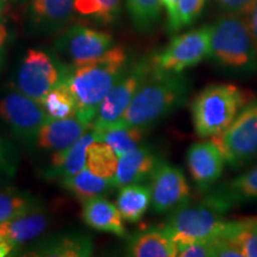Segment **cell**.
<instances>
[{"instance_id": "obj_14", "label": "cell", "mask_w": 257, "mask_h": 257, "mask_svg": "<svg viewBox=\"0 0 257 257\" xmlns=\"http://www.w3.org/2000/svg\"><path fill=\"white\" fill-rule=\"evenodd\" d=\"M204 201L221 213L257 201V166L210 189L204 197Z\"/></svg>"}, {"instance_id": "obj_3", "label": "cell", "mask_w": 257, "mask_h": 257, "mask_svg": "<svg viewBox=\"0 0 257 257\" xmlns=\"http://www.w3.org/2000/svg\"><path fill=\"white\" fill-rule=\"evenodd\" d=\"M208 59L234 78L255 75L257 46L245 16L224 14L217 19L212 25Z\"/></svg>"}, {"instance_id": "obj_37", "label": "cell", "mask_w": 257, "mask_h": 257, "mask_svg": "<svg viewBox=\"0 0 257 257\" xmlns=\"http://www.w3.org/2000/svg\"><path fill=\"white\" fill-rule=\"evenodd\" d=\"M8 40H9V31H8V28H6L5 19L3 17L2 12H0V72H2L3 67H4Z\"/></svg>"}, {"instance_id": "obj_20", "label": "cell", "mask_w": 257, "mask_h": 257, "mask_svg": "<svg viewBox=\"0 0 257 257\" xmlns=\"http://www.w3.org/2000/svg\"><path fill=\"white\" fill-rule=\"evenodd\" d=\"M75 0H31L30 19L36 30L51 34L62 29L72 18Z\"/></svg>"}, {"instance_id": "obj_26", "label": "cell", "mask_w": 257, "mask_h": 257, "mask_svg": "<svg viewBox=\"0 0 257 257\" xmlns=\"http://www.w3.org/2000/svg\"><path fill=\"white\" fill-rule=\"evenodd\" d=\"M43 205L44 201L30 192L15 188L0 189V224Z\"/></svg>"}, {"instance_id": "obj_15", "label": "cell", "mask_w": 257, "mask_h": 257, "mask_svg": "<svg viewBox=\"0 0 257 257\" xmlns=\"http://www.w3.org/2000/svg\"><path fill=\"white\" fill-rule=\"evenodd\" d=\"M49 224V213L43 205L0 224V240L8 243L12 248V252L18 251L25 244L37 239Z\"/></svg>"}, {"instance_id": "obj_1", "label": "cell", "mask_w": 257, "mask_h": 257, "mask_svg": "<svg viewBox=\"0 0 257 257\" xmlns=\"http://www.w3.org/2000/svg\"><path fill=\"white\" fill-rule=\"evenodd\" d=\"M128 64L127 53L123 47L117 46L91 62L69 66L64 83L75 100L79 119L92 126L101 102Z\"/></svg>"}, {"instance_id": "obj_13", "label": "cell", "mask_w": 257, "mask_h": 257, "mask_svg": "<svg viewBox=\"0 0 257 257\" xmlns=\"http://www.w3.org/2000/svg\"><path fill=\"white\" fill-rule=\"evenodd\" d=\"M186 160L193 181L204 193L213 188L226 165L223 152L212 140L192 144Z\"/></svg>"}, {"instance_id": "obj_21", "label": "cell", "mask_w": 257, "mask_h": 257, "mask_svg": "<svg viewBox=\"0 0 257 257\" xmlns=\"http://www.w3.org/2000/svg\"><path fill=\"white\" fill-rule=\"evenodd\" d=\"M82 219L86 225L100 232L125 237L124 219L117 205L104 197H96L82 202Z\"/></svg>"}, {"instance_id": "obj_5", "label": "cell", "mask_w": 257, "mask_h": 257, "mask_svg": "<svg viewBox=\"0 0 257 257\" xmlns=\"http://www.w3.org/2000/svg\"><path fill=\"white\" fill-rule=\"evenodd\" d=\"M232 223L233 220H226L224 213L202 200L200 204H186L170 212L162 226L175 243H185L225 238Z\"/></svg>"}, {"instance_id": "obj_7", "label": "cell", "mask_w": 257, "mask_h": 257, "mask_svg": "<svg viewBox=\"0 0 257 257\" xmlns=\"http://www.w3.org/2000/svg\"><path fill=\"white\" fill-rule=\"evenodd\" d=\"M224 154L232 169H240L257 159V98L250 100L223 134L210 138Z\"/></svg>"}, {"instance_id": "obj_6", "label": "cell", "mask_w": 257, "mask_h": 257, "mask_svg": "<svg viewBox=\"0 0 257 257\" xmlns=\"http://www.w3.org/2000/svg\"><path fill=\"white\" fill-rule=\"evenodd\" d=\"M69 64L43 50L29 49L16 75V87L23 94L42 102L48 93L62 85Z\"/></svg>"}, {"instance_id": "obj_9", "label": "cell", "mask_w": 257, "mask_h": 257, "mask_svg": "<svg viewBox=\"0 0 257 257\" xmlns=\"http://www.w3.org/2000/svg\"><path fill=\"white\" fill-rule=\"evenodd\" d=\"M0 117L28 148L37 147L41 127L50 118L41 102L19 91L10 92L0 100Z\"/></svg>"}, {"instance_id": "obj_24", "label": "cell", "mask_w": 257, "mask_h": 257, "mask_svg": "<svg viewBox=\"0 0 257 257\" xmlns=\"http://www.w3.org/2000/svg\"><path fill=\"white\" fill-rule=\"evenodd\" d=\"M93 133H94L95 141L107 143L114 150L118 157L142 146L144 137V130L142 128L124 124L120 120L101 130H93Z\"/></svg>"}, {"instance_id": "obj_33", "label": "cell", "mask_w": 257, "mask_h": 257, "mask_svg": "<svg viewBox=\"0 0 257 257\" xmlns=\"http://www.w3.org/2000/svg\"><path fill=\"white\" fill-rule=\"evenodd\" d=\"M206 0H179L178 3V30L189 27L200 17Z\"/></svg>"}, {"instance_id": "obj_35", "label": "cell", "mask_w": 257, "mask_h": 257, "mask_svg": "<svg viewBox=\"0 0 257 257\" xmlns=\"http://www.w3.org/2000/svg\"><path fill=\"white\" fill-rule=\"evenodd\" d=\"M216 3L225 14L246 16L255 0H216Z\"/></svg>"}, {"instance_id": "obj_25", "label": "cell", "mask_w": 257, "mask_h": 257, "mask_svg": "<svg viewBox=\"0 0 257 257\" xmlns=\"http://www.w3.org/2000/svg\"><path fill=\"white\" fill-rule=\"evenodd\" d=\"M115 205L125 221L138 223L152 206L150 187L143 184L124 186L120 188Z\"/></svg>"}, {"instance_id": "obj_23", "label": "cell", "mask_w": 257, "mask_h": 257, "mask_svg": "<svg viewBox=\"0 0 257 257\" xmlns=\"http://www.w3.org/2000/svg\"><path fill=\"white\" fill-rule=\"evenodd\" d=\"M62 187L74 195L78 200L85 202L89 199L96 197H105L107 193L114 189L112 179H106L102 176L95 175L87 166L76 173L75 175L60 181Z\"/></svg>"}, {"instance_id": "obj_12", "label": "cell", "mask_w": 257, "mask_h": 257, "mask_svg": "<svg viewBox=\"0 0 257 257\" xmlns=\"http://www.w3.org/2000/svg\"><path fill=\"white\" fill-rule=\"evenodd\" d=\"M152 207L156 213H170L188 204L191 188L184 170L165 160L157 163L150 178Z\"/></svg>"}, {"instance_id": "obj_27", "label": "cell", "mask_w": 257, "mask_h": 257, "mask_svg": "<svg viewBox=\"0 0 257 257\" xmlns=\"http://www.w3.org/2000/svg\"><path fill=\"white\" fill-rule=\"evenodd\" d=\"M118 161H119V157L107 143L94 141L87 150L86 166L95 175L106 179H113L117 172Z\"/></svg>"}, {"instance_id": "obj_28", "label": "cell", "mask_w": 257, "mask_h": 257, "mask_svg": "<svg viewBox=\"0 0 257 257\" xmlns=\"http://www.w3.org/2000/svg\"><path fill=\"white\" fill-rule=\"evenodd\" d=\"M127 11L138 31L148 32L155 27L162 12V0H126Z\"/></svg>"}, {"instance_id": "obj_22", "label": "cell", "mask_w": 257, "mask_h": 257, "mask_svg": "<svg viewBox=\"0 0 257 257\" xmlns=\"http://www.w3.org/2000/svg\"><path fill=\"white\" fill-rule=\"evenodd\" d=\"M127 255L135 257H175L176 243L163 226H154L135 232L127 240Z\"/></svg>"}, {"instance_id": "obj_17", "label": "cell", "mask_w": 257, "mask_h": 257, "mask_svg": "<svg viewBox=\"0 0 257 257\" xmlns=\"http://www.w3.org/2000/svg\"><path fill=\"white\" fill-rule=\"evenodd\" d=\"M92 128L76 115L69 118H49L41 127L37 137V147L48 152H60L73 146Z\"/></svg>"}, {"instance_id": "obj_8", "label": "cell", "mask_w": 257, "mask_h": 257, "mask_svg": "<svg viewBox=\"0 0 257 257\" xmlns=\"http://www.w3.org/2000/svg\"><path fill=\"white\" fill-rule=\"evenodd\" d=\"M211 27L178 35L169 42L165 49L152 57L153 67L157 72L184 73L210 57Z\"/></svg>"}, {"instance_id": "obj_39", "label": "cell", "mask_w": 257, "mask_h": 257, "mask_svg": "<svg viewBox=\"0 0 257 257\" xmlns=\"http://www.w3.org/2000/svg\"><path fill=\"white\" fill-rule=\"evenodd\" d=\"M10 0H0V12L3 14V11H4L6 6H8Z\"/></svg>"}, {"instance_id": "obj_11", "label": "cell", "mask_w": 257, "mask_h": 257, "mask_svg": "<svg viewBox=\"0 0 257 257\" xmlns=\"http://www.w3.org/2000/svg\"><path fill=\"white\" fill-rule=\"evenodd\" d=\"M113 37L107 32L73 25L56 41L55 49L69 66H80L105 55L113 47Z\"/></svg>"}, {"instance_id": "obj_4", "label": "cell", "mask_w": 257, "mask_h": 257, "mask_svg": "<svg viewBox=\"0 0 257 257\" xmlns=\"http://www.w3.org/2000/svg\"><path fill=\"white\" fill-rule=\"evenodd\" d=\"M249 101L246 93L234 85L207 86L191 105L195 134L201 138H213L223 134Z\"/></svg>"}, {"instance_id": "obj_19", "label": "cell", "mask_w": 257, "mask_h": 257, "mask_svg": "<svg viewBox=\"0 0 257 257\" xmlns=\"http://www.w3.org/2000/svg\"><path fill=\"white\" fill-rule=\"evenodd\" d=\"M94 141L95 136L93 130L87 131L73 146L56 152L51 159L50 166L43 173V178L47 180H56L60 182L79 173L86 167L87 150Z\"/></svg>"}, {"instance_id": "obj_34", "label": "cell", "mask_w": 257, "mask_h": 257, "mask_svg": "<svg viewBox=\"0 0 257 257\" xmlns=\"http://www.w3.org/2000/svg\"><path fill=\"white\" fill-rule=\"evenodd\" d=\"M214 240H192L176 243L180 257H214Z\"/></svg>"}, {"instance_id": "obj_32", "label": "cell", "mask_w": 257, "mask_h": 257, "mask_svg": "<svg viewBox=\"0 0 257 257\" xmlns=\"http://www.w3.org/2000/svg\"><path fill=\"white\" fill-rule=\"evenodd\" d=\"M18 161V152L14 144L0 136V182H8L15 178Z\"/></svg>"}, {"instance_id": "obj_10", "label": "cell", "mask_w": 257, "mask_h": 257, "mask_svg": "<svg viewBox=\"0 0 257 257\" xmlns=\"http://www.w3.org/2000/svg\"><path fill=\"white\" fill-rule=\"evenodd\" d=\"M153 70L152 57H146L133 64H128L123 75L101 102L98 114L92 124V130H101L119 120L138 88Z\"/></svg>"}, {"instance_id": "obj_2", "label": "cell", "mask_w": 257, "mask_h": 257, "mask_svg": "<svg viewBox=\"0 0 257 257\" xmlns=\"http://www.w3.org/2000/svg\"><path fill=\"white\" fill-rule=\"evenodd\" d=\"M191 89V81L184 73H163L154 69L119 120L146 131L182 107L188 100Z\"/></svg>"}, {"instance_id": "obj_29", "label": "cell", "mask_w": 257, "mask_h": 257, "mask_svg": "<svg viewBox=\"0 0 257 257\" xmlns=\"http://www.w3.org/2000/svg\"><path fill=\"white\" fill-rule=\"evenodd\" d=\"M74 10L83 17L102 24H111L119 16L120 0H75Z\"/></svg>"}, {"instance_id": "obj_36", "label": "cell", "mask_w": 257, "mask_h": 257, "mask_svg": "<svg viewBox=\"0 0 257 257\" xmlns=\"http://www.w3.org/2000/svg\"><path fill=\"white\" fill-rule=\"evenodd\" d=\"M178 3L179 0H162L163 8L167 12L168 21V31L174 34L178 32Z\"/></svg>"}, {"instance_id": "obj_38", "label": "cell", "mask_w": 257, "mask_h": 257, "mask_svg": "<svg viewBox=\"0 0 257 257\" xmlns=\"http://www.w3.org/2000/svg\"><path fill=\"white\" fill-rule=\"evenodd\" d=\"M245 17L248 19L250 30H251L253 40H255L257 46V0H255L252 8L250 9V11L248 12V15H246Z\"/></svg>"}, {"instance_id": "obj_30", "label": "cell", "mask_w": 257, "mask_h": 257, "mask_svg": "<svg viewBox=\"0 0 257 257\" xmlns=\"http://www.w3.org/2000/svg\"><path fill=\"white\" fill-rule=\"evenodd\" d=\"M41 104L51 118L61 119L76 115L75 100L64 82L48 93Z\"/></svg>"}, {"instance_id": "obj_16", "label": "cell", "mask_w": 257, "mask_h": 257, "mask_svg": "<svg viewBox=\"0 0 257 257\" xmlns=\"http://www.w3.org/2000/svg\"><path fill=\"white\" fill-rule=\"evenodd\" d=\"M160 157L150 147L140 146L119 157L117 172L112 179L114 188L142 184L152 178Z\"/></svg>"}, {"instance_id": "obj_31", "label": "cell", "mask_w": 257, "mask_h": 257, "mask_svg": "<svg viewBox=\"0 0 257 257\" xmlns=\"http://www.w3.org/2000/svg\"><path fill=\"white\" fill-rule=\"evenodd\" d=\"M226 238L239 246L243 257H257V218L233 220Z\"/></svg>"}, {"instance_id": "obj_18", "label": "cell", "mask_w": 257, "mask_h": 257, "mask_svg": "<svg viewBox=\"0 0 257 257\" xmlns=\"http://www.w3.org/2000/svg\"><path fill=\"white\" fill-rule=\"evenodd\" d=\"M93 253L91 236L81 232L60 233L41 240L24 251L27 256L87 257Z\"/></svg>"}]
</instances>
